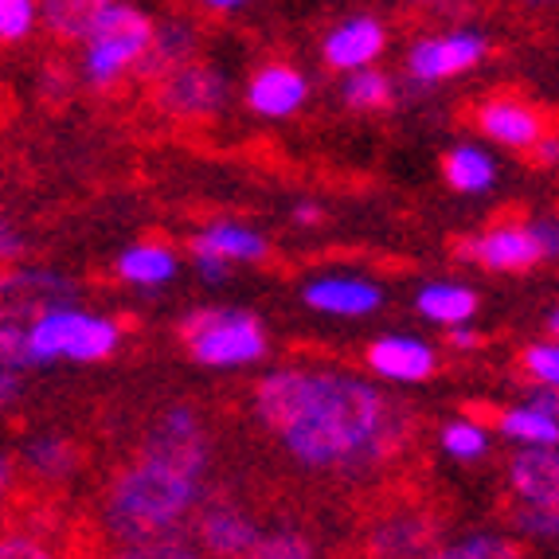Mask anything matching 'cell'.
Instances as JSON below:
<instances>
[{"instance_id": "obj_1", "label": "cell", "mask_w": 559, "mask_h": 559, "mask_svg": "<svg viewBox=\"0 0 559 559\" xmlns=\"http://www.w3.org/2000/svg\"><path fill=\"white\" fill-rule=\"evenodd\" d=\"M251 415L294 466L321 477H368L411 442V411L383 383L325 360L262 372Z\"/></svg>"}, {"instance_id": "obj_2", "label": "cell", "mask_w": 559, "mask_h": 559, "mask_svg": "<svg viewBox=\"0 0 559 559\" xmlns=\"http://www.w3.org/2000/svg\"><path fill=\"white\" fill-rule=\"evenodd\" d=\"M212 430L192 403H168L150 423L138 457L106 481L98 524L126 556H200L192 524L212 497Z\"/></svg>"}, {"instance_id": "obj_3", "label": "cell", "mask_w": 559, "mask_h": 559, "mask_svg": "<svg viewBox=\"0 0 559 559\" xmlns=\"http://www.w3.org/2000/svg\"><path fill=\"white\" fill-rule=\"evenodd\" d=\"M157 20L130 0H103L91 28L79 39V79L91 91H114L130 75H141Z\"/></svg>"}, {"instance_id": "obj_4", "label": "cell", "mask_w": 559, "mask_h": 559, "mask_svg": "<svg viewBox=\"0 0 559 559\" xmlns=\"http://www.w3.org/2000/svg\"><path fill=\"white\" fill-rule=\"evenodd\" d=\"M121 325L110 313L86 309L79 301H56L28 318V341L36 368L51 364H103L121 348Z\"/></svg>"}, {"instance_id": "obj_5", "label": "cell", "mask_w": 559, "mask_h": 559, "mask_svg": "<svg viewBox=\"0 0 559 559\" xmlns=\"http://www.w3.org/2000/svg\"><path fill=\"white\" fill-rule=\"evenodd\" d=\"M180 341H185L188 356L200 368H212V372L254 368V364H262V356L271 353V336H266L259 313L239 306L192 309L180 325Z\"/></svg>"}, {"instance_id": "obj_6", "label": "cell", "mask_w": 559, "mask_h": 559, "mask_svg": "<svg viewBox=\"0 0 559 559\" xmlns=\"http://www.w3.org/2000/svg\"><path fill=\"white\" fill-rule=\"evenodd\" d=\"M489 56H493L489 32L474 28V24H457V28L427 32V36L411 39L407 56H403V75L415 86H442L474 75Z\"/></svg>"}, {"instance_id": "obj_7", "label": "cell", "mask_w": 559, "mask_h": 559, "mask_svg": "<svg viewBox=\"0 0 559 559\" xmlns=\"http://www.w3.org/2000/svg\"><path fill=\"white\" fill-rule=\"evenodd\" d=\"M150 86L157 110L173 121H212L215 114H224L227 98H231L227 71L200 56L185 59L180 67H168L165 75L150 79Z\"/></svg>"}, {"instance_id": "obj_8", "label": "cell", "mask_w": 559, "mask_h": 559, "mask_svg": "<svg viewBox=\"0 0 559 559\" xmlns=\"http://www.w3.org/2000/svg\"><path fill=\"white\" fill-rule=\"evenodd\" d=\"M457 259L474 262V266H481L489 274H524L532 266H544L540 247H536V239L528 231V219L489 224L485 231L457 242Z\"/></svg>"}, {"instance_id": "obj_9", "label": "cell", "mask_w": 559, "mask_h": 559, "mask_svg": "<svg viewBox=\"0 0 559 559\" xmlns=\"http://www.w3.org/2000/svg\"><path fill=\"white\" fill-rule=\"evenodd\" d=\"M548 126V114L521 94H489L474 106V130L489 145H501L509 153H528Z\"/></svg>"}, {"instance_id": "obj_10", "label": "cell", "mask_w": 559, "mask_h": 559, "mask_svg": "<svg viewBox=\"0 0 559 559\" xmlns=\"http://www.w3.org/2000/svg\"><path fill=\"white\" fill-rule=\"evenodd\" d=\"M309 94H313V83L301 67L271 59L254 67L251 79L242 83V106L262 121H289L309 106Z\"/></svg>"}, {"instance_id": "obj_11", "label": "cell", "mask_w": 559, "mask_h": 559, "mask_svg": "<svg viewBox=\"0 0 559 559\" xmlns=\"http://www.w3.org/2000/svg\"><path fill=\"white\" fill-rule=\"evenodd\" d=\"M75 278L51 266H28V262L0 266V318L28 321L56 301H75Z\"/></svg>"}, {"instance_id": "obj_12", "label": "cell", "mask_w": 559, "mask_h": 559, "mask_svg": "<svg viewBox=\"0 0 559 559\" xmlns=\"http://www.w3.org/2000/svg\"><path fill=\"white\" fill-rule=\"evenodd\" d=\"M364 364L380 383L419 388L439 372V348L415 333H383L364 348Z\"/></svg>"}, {"instance_id": "obj_13", "label": "cell", "mask_w": 559, "mask_h": 559, "mask_svg": "<svg viewBox=\"0 0 559 559\" xmlns=\"http://www.w3.org/2000/svg\"><path fill=\"white\" fill-rule=\"evenodd\" d=\"M301 301L306 309L321 313L333 321H364L383 309V286L364 274L333 271V274H313L301 286Z\"/></svg>"}, {"instance_id": "obj_14", "label": "cell", "mask_w": 559, "mask_h": 559, "mask_svg": "<svg viewBox=\"0 0 559 559\" xmlns=\"http://www.w3.org/2000/svg\"><path fill=\"white\" fill-rule=\"evenodd\" d=\"M192 540L207 556H254L262 540V521L247 513L235 501H212L200 509L197 524H192Z\"/></svg>"}, {"instance_id": "obj_15", "label": "cell", "mask_w": 559, "mask_h": 559, "mask_svg": "<svg viewBox=\"0 0 559 559\" xmlns=\"http://www.w3.org/2000/svg\"><path fill=\"white\" fill-rule=\"evenodd\" d=\"M388 24L380 16H368V12H356V16L336 20L333 28L321 36V59H325L329 71L345 75L356 67H372L388 51Z\"/></svg>"}, {"instance_id": "obj_16", "label": "cell", "mask_w": 559, "mask_h": 559, "mask_svg": "<svg viewBox=\"0 0 559 559\" xmlns=\"http://www.w3.org/2000/svg\"><path fill=\"white\" fill-rule=\"evenodd\" d=\"M439 548V524L419 504H395L368 528V551L376 556H435Z\"/></svg>"}, {"instance_id": "obj_17", "label": "cell", "mask_w": 559, "mask_h": 559, "mask_svg": "<svg viewBox=\"0 0 559 559\" xmlns=\"http://www.w3.org/2000/svg\"><path fill=\"white\" fill-rule=\"evenodd\" d=\"M271 254V239L242 219H212L188 239V259H215L224 266H259Z\"/></svg>"}, {"instance_id": "obj_18", "label": "cell", "mask_w": 559, "mask_h": 559, "mask_svg": "<svg viewBox=\"0 0 559 559\" xmlns=\"http://www.w3.org/2000/svg\"><path fill=\"white\" fill-rule=\"evenodd\" d=\"M504 481L516 504L559 501V447H516L504 462Z\"/></svg>"}, {"instance_id": "obj_19", "label": "cell", "mask_w": 559, "mask_h": 559, "mask_svg": "<svg viewBox=\"0 0 559 559\" xmlns=\"http://www.w3.org/2000/svg\"><path fill=\"white\" fill-rule=\"evenodd\" d=\"M114 274H118L121 286L141 289V294H157V289L177 282L180 254L165 239H138L114 259Z\"/></svg>"}, {"instance_id": "obj_20", "label": "cell", "mask_w": 559, "mask_h": 559, "mask_svg": "<svg viewBox=\"0 0 559 559\" xmlns=\"http://www.w3.org/2000/svg\"><path fill=\"white\" fill-rule=\"evenodd\" d=\"M20 474L36 477V481L44 485H63L71 481V477L79 474V447L67 435H59V430H39V435H32V439H24V447H20Z\"/></svg>"}, {"instance_id": "obj_21", "label": "cell", "mask_w": 559, "mask_h": 559, "mask_svg": "<svg viewBox=\"0 0 559 559\" xmlns=\"http://www.w3.org/2000/svg\"><path fill=\"white\" fill-rule=\"evenodd\" d=\"M477 309H481L477 289L469 286V282H457V278L423 282L419 294H415V313H419L423 321H430V325H439V329L477 321Z\"/></svg>"}, {"instance_id": "obj_22", "label": "cell", "mask_w": 559, "mask_h": 559, "mask_svg": "<svg viewBox=\"0 0 559 559\" xmlns=\"http://www.w3.org/2000/svg\"><path fill=\"white\" fill-rule=\"evenodd\" d=\"M497 177H501L497 157L477 141H462V145L442 153V180L457 197H485L497 188Z\"/></svg>"}, {"instance_id": "obj_23", "label": "cell", "mask_w": 559, "mask_h": 559, "mask_svg": "<svg viewBox=\"0 0 559 559\" xmlns=\"http://www.w3.org/2000/svg\"><path fill=\"white\" fill-rule=\"evenodd\" d=\"M493 430L513 447H559V415L544 407V403H536L532 395H524L513 407H504L497 415Z\"/></svg>"}, {"instance_id": "obj_24", "label": "cell", "mask_w": 559, "mask_h": 559, "mask_svg": "<svg viewBox=\"0 0 559 559\" xmlns=\"http://www.w3.org/2000/svg\"><path fill=\"white\" fill-rule=\"evenodd\" d=\"M200 56V28L197 20L188 16H165L157 20V32H153V47L145 63H141V79H157L165 75L168 67H180L185 59Z\"/></svg>"}, {"instance_id": "obj_25", "label": "cell", "mask_w": 559, "mask_h": 559, "mask_svg": "<svg viewBox=\"0 0 559 559\" xmlns=\"http://www.w3.org/2000/svg\"><path fill=\"white\" fill-rule=\"evenodd\" d=\"M341 103L353 114H383L395 106V79L380 63L341 75Z\"/></svg>"}, {"instance_id": "obj_26", "label": "cell", "mask_w": 559, "mask_h": 559, "mask_svg": "<svg viewBox=\"0 0 559 559\" xmlns=\"http://www.w3.org/2000/svg\"><path fill=\"white\" fill-rule=\"evenodd\" d=\"M497 430L489 423L474 419V415H457V419L442 423L439 427V450L457 462V466H469V462H481L493 450Z\"/></svg>"}, {"instance_id": "obj_27", "label": "cell", "mask_w": 559, "mask_h": 559, "mask_svg": "<svg viewBox=\"0 0 559 559\" xmlns=\"http://www.w3.org/2000/svg\"><path fill=\"white\" fill-rule=\"evenodd\" d=\"M103 0H39V28L59 44H79Z\"/></svg>"}, {"instance_id": "obj_28", "label": "cell", "mask_w": 559, "mask_h": 559, "mask_svg": "<svg viewBox=\"0 0 559 559\" xmlns=\"http://www.w3.org/2000/svg\"><path fill=\"white\" fill-rule=\"evenodd\" d=\"M439 551L447 559H513V556H521V544H516L513 532L474 528V532H466V536H457L454 544H442Z\"/></svg>"}, {"instance_id": "obj_29", "label": "cell", "mask_w": 559, "mask_h": 559, "mask_svg": "<svg viewBox=\"0 0 559 559\" xmlns=\"http://www.w3.org/2000/svg\"><path fill=\"white\" fill-rule=\"evenodd\" d=\"M516 540L540 544V548H559V501L548 504H513L509 516Z\"/></svg>"}, {"instance_id": "obj_30", "label": "cell", "mask_w": 559, "mask_h": 559, "mask_svg": "<svg viewBox=\"0 0 559 559\" xmlns=\"http://www.w3.org/2000/svg\"><path fill=\"white\" fill-rule=\"evenodd\" d=\"M318 551V544L309 540V532L298 528V524L289 521H262V540L254 548L259 559H306Z\"/></svg>"}, {"instance_id": "obj_31", "label": "cell", "mask_w": 559, "mask_h": 559, "mask_svg": "<svg viewBox=\"0 0 559 559\" xmlns=\"http://www.w3.org/2000/svg\"><path fill=\"white\" fill-rule=\"evenodd\" d=\"M521 372L528 383L536 388H548V392H559V336L544 333L540 341H528L521 348Z\"/></svg>"}, {"instance_id": "obj_32", "label": "cell", "mask_w": 559, "mask_h": 559, "mask_svg": "<svg viewBox=\"0 0 559 559\" xmlns=\"http://www.w3.org/2000/svg\"><path fill=\"white\" fill-rule=\"evenodd\" d=\"M39 32V0H0V47L28 44Z\"/></svg>"}, {"instance_id": "obj_33", "label": "cell", "mask_w": 559, "mask_h": 559, "mask_svg": "<svg viewBox=\"0 0 559 559\" xmlns=\"http://www.w3.org/2000/svg\"><path fill=\"white\" fill-rule=\"evenodd\" d=\"M0 368H9V372H28V368H36V360H32V341H28V321L0 318Z\"/></svg>"}, {"instance_id": "obj_34", "label": "cell", "mask_w": 559, "mask_h": 559, "mask_svg": "<svg viewBox=\"0 0 559 559\" xmlns=\"http://www.w3.org/2000/svg\"><path fill=\"white\" fill-rule=\"evenodd\" d=\"M51 544L44 540V532H36L32 524H16V528L0 532V559H44L51 556Z\"/></svg>"}, {"instance_id": "obj_35", "label": "cell", "mask_w": 559, "mask_h": 559, "mask_svg": "<svg viewBox=\"0 0 559 559\" xmlns=\"http://www.w3.org/2000/svg\"><path fill=\"white\" fill-rule=\"evenodd\" d=\"M528 219V231L540 247V262H559V212H536V215H524Z\"/></svg>"}, {"instance_id": "obj_36", "label": "cell", "mask_w": 559, "mask_h": 559, "mask_svg": "<svg viewBox=\"0 0 559 559\" xmlns=\"http://www.w3.org/2000/svg\"><path fill=\"white\" fill-rule=\"evenodd\" d=\"M24 254H28V235L20 231L16 219H12V215L0 207V266L24 262Z\"/></svg>"}, {"instance_id": "obj_37", "label": "cell", "mask_w": 559, "mask_h": 559, "mask_svg": "<svg viewBox=\"0 0 559 559\" xmlns=\"http://www.w3.org/2000/svg\"><path fill=\"white\" fill-rule=\"evenodd\" d=\"M532 165L536 168H559V126H548L544 138L528 150Z\"/></svg>"}, {"instance_id": "obj_38", "label": "cell", "mask_w": 559, "mask_h": 559, "mask_svg": "<svg viewBox=\"0 0 559 559\" xmlns=\"http://www.w3.org/2000/svg\"><path fill=\"white\" fill-rule=\"evenodd\" d=\"M442 333H447V348H454V353H477V348H481V333H477L474 321L450 325V329H442Z\"/></svg>"}, {"instance_id": "obj_39", "label": "cell", "mask_w": 559, "mask_h": 559, "mask_svg": "<svg viewBox=\"0 0 559 559\" xmlns=\"http://www.w3.org/2000/svg\"><path fill=\"white\" fill-rule=\"evenodd\" d=\"M16 481H20V462L9 450H0V513L9 509L12 493H16Z\"/></svg>"}, {"instance_id": "obj_40", "label": "cell", "mask_w": 559, "mask_h": 559, "mask_svg": "<svg viewBox=\"0 0 559 559\" xmlns=\"http://www.w3.org/2000/svg\"><path fill=\"white\" fill-rule=\"evenodd\" d=\"M289 219H294L298 227H321L325 212H321V204H313V200H301V204L289 207Z\"/></svg>"}, {"instance_id": "obj_41", "label": "cell", "mask_w": 559, "mask_h": 559, "mask_svg": "<svg viewBox=\"0 0 559 559\" xmlns=\"http://www.w3.org/2000/svg\"><path fill=\"white\" fill-rule=\"evenodd\" d=\"M197 4H200L204 12H212V16H231V12L247 9L251 0H197Z\"/></svg>"}, {"instance_id": "obj_42", "label": "cell", "mask_w": 559, "mask_h": 559, "mask_svg": "<svg viewBox=\"0 0 559 559\" xmlns=\"http://www.w3.org/2000/svg\"><path fill=\"white\" fill-rule=\"evenodd\" d=\"M516 9H528V12H548V9H559V0H513Z\"/></svg>"}, {"instance_id": "obj_43", "label": "cell", "mask_w": 559, "mask_h": 559, "mask_svg": "<svg viewBox=\"0 0 559 559\" xmlns=\"http://www.w3.org/2000/svg\"><path fill=\"white\" fill-rule=\"evenodd\" d=\"M544 333H548V336H559V301L548 309V313H544Z\"/></svg>"}, {"instance_id": "obj_44", "label": "cell", "mask_w": 559, "mask_h": 559, "mask_svg": "<svg viewBox=\"0 0 559 559\" xmlns=\"http://www.w3.org/2000/svg\"><path fill=\"white\" fill-rule=\"evenodd\" d=\"M415 4H439V0H415Z\"/></svg>"}]
</instances>
